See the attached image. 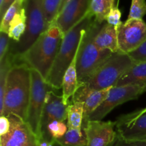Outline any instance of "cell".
<instances>
[{
    "mask_svg": "<svg viewBox=\"0 0 146 146\" xmlns=\"http://www.w3.org/2000/svg\"><path fill=\"white\" fill-rule=\"evenodd\" d=\"M31 87V68L22 62L14 63L7 76L0 115L14 114L27 121Z\"/></svg>",
    "mask_w": 146,
    "mask_h": 146,
    "instance_id": "obj_1",
    "label": "cell"
},
{
    "mask_svg": "<svg viewBox=\"0 0 146 146\" xmlns=\"http://www.w3.org/2000/svg\"><path fill=\"white\" fill-rule=\"evenodd\" d=\"M64 34L55 22L50 25L29 49L15 62H22L38 71L46 81L59 51Z\"/></svg>",
    "mask_w": 146,
    "mask_h": 146,
    "instance_id": "obj_2",
    "label": "cell"
},
{
    "mask_svg": "<svg viewBox=\"0 0 146 146\" xmlns=\"http://www.w3.org/2000/svg\"><path fill=\"white\" fill-rule=\"evenodd\" d=\"M94 19V17L89 11L83 19L64 34L59 51L46 81L54 89L61 88L64 74L77 54L81 39Z\"/></svg>",
    "mask_w": 146,
    "mask_h": 146,
    "instance_id": "obj_3",
    "label": "cell"
},
{
    "mask_svg": "<svg viewBox=\"0 0 146 146\" xmlns=\"http://www.w3.org/2000/svg\"><path fill=\"white\" fill-rule=\"evenodd\" d=\"M23 6L27 16L26 31L19 42H14L11 39L7 53L14 61L25 54L50 27L46 19L44 0H24Z\"/></svg>",
    "mask_w": 146,
    "mask_h": 146,
    "instance_id": "obj_4",
    "label": "cell"
},
{
    "mask_svg": "<svg viewBox=\"0 0 146 146\" xmlns=\"http://www.w3.org/2000/svg\"><path fill=\"white\" fill-rule=\"evenodd\" d=\"M101 25L94 19L78 47L76 69L78 81L81 84H85L113 54L108 50L100 49L94 42V37Z\"/></svg>",
    "mask_w": 146,
    "mask_h": 146,
    "instance_id": "obj_5",
    "label": "cell"
},
{
    "mask_svg": "<svg viewBox=\"0 0 146 146\" xmlns=\"http://www.w3.org/2000/svg\"><path fill=\"white\" fill-rule=\"evenodd\" d=\"M135 64L128 54L120 51L113 53L84 84L97 91L115 86L123 76Z\"/></svg>",
    "mask_w": 146,
    "mask_h": 146,
    "instance_id": "obj_6",
    "label": "cell"
},
{
    "mask_svg": "<svg viewBox=\"0 0 146 146\" xmlns=\"http://www.w3.org/2000/svg\"><path fill=\"white\" fill-rule=\"evenodd\" d=\"M31 95L26 122L29 125L33 132L42 141L41 133V117L45 106L46 94L53 88L47 84L41 74L34 69H31Z\"/></svg>",
    "mask_w": 146,
    "mask_h": 146,
    "instance_id": "obj_7",
    "label": "cell"
},
{
    "mask_svg": "<svg viewBox=\"0 0 146 146\" xmlns=\"http://www.w3.org/2000/svg\"><path fill=\"white\" fill-rule=\"evenodd\" d=\"M145 91H146L145 88L136 86H113L110 90L108 98L90 115L88 121H103L118 106L137 99Z\"/></svg>",
    "mask_w": 146,
    "mask_h": 146,
    "instance_id": "obj_8",
    "label": "cell"
},
{
    "mask_svg": "<svg viewBox=\"0 0 146 146\" xmlns=\"http://www.w3.org/2000/svg\"><path fill=\"white\" fill-rule=\"evenodd\" d=\"M117 33L119 51L128 54L146 40V23L143 19H127L121 23Z\"/></svg>",
    "mask_w": 146,
    "mask_h": 146,
    "instance_id": "obj_9",
    "label": "cell"
},
{
    "mask_svg": "<svg viewBox=\"0 0 146 146\" xmlns=\"http://www.w3.org/2000/svg\"><path fill=\"white\" fill-rule=\"evenodd\" d=\"M7 116L11 126L7 133L0 136V146H39L41 140L25 121L14 114Z\"/></svg>",
    "mask_w": 146,
    "mask_h": 146,
    "instance_id": "obj_10",
    "label": "cell"
},
{
    "mask_svg": "<svg viewBox=\"0 0 146 146\" xmlns=\"http://www.w3.org/2000/svg\"><path fill=\"white\" fill-rule=\"evenodd\" d=\"M118 136L128 141H146V112L140 110L118 117L116 121Z\"/></svg>",
    "mask_w": 146,
    "mask_h": 146,
    "instance_id": "obj_11",
    "label": "cell"
},
{
    "mask_svg": "<svg viewBox=\"0 0 146 146\" xmlns=\"http://www.w3.org/2000/svg\"><path fill=\"white\" fill-rule=\"evenodd\" d=\"M116 121H89L82 128L86 137V146H112L118 138L114 127Z\"/></svg>",
    "mask_w": 146,
    "mask_h": 146,
    "instance_id": "obj_12",
    "label": "cell"
},
{
    "mask_svg": "<svg viewBox=\"0 0 146 146\" xmlns=\"http://www.w3.org/2000/svg\"><path fill=\"white\" fill-rule=\"evenodd\" d=\"M91 0H68L54 22L64 34H66L89 12Z\"/></svg>",
    "mask_w": 146,
    "mask_h": 146,
    "instance_id": "obj_13",
    "label": "cell"
},
{
    "mask_svg": "<svg viewBox=\"0 0 146 146\" xmlns=\"http://www.w3.org/2000/svg\"><path fill=\"white\" fill-rule=\"evenodd\" d=\"M111 88L104 90H94L84 84L72 97V101H81L84 103V115L82 128L88 121L90 115L106 100Z\"/></svg>",
    "mask_w": 146,
    "mask_h": 146,
    "instance_id": "obj_14",
    "label": "cell"
},
{
    "mask_svg": "<svg viewBox=\"0 0 146 146\" xmlns=\"http://www.w3.org/2000/svg\"><path fill=\"white\" fill-rule=\"evenodd\" d=\"M68 105L64 104L62 96L57 95L51 89L48 91L41 121V136L46 126L50 122L53 121H67Z\"/></svg>",
    "mask_w": 146,
    "mask_h": 146,
    "instance_id": "obj_15",
    "label": "cell"
},
{
    "mask_svg": "<svg viewBox=\"0 0 146 146\" xmlns=\"http://www.w3.org/2000/svg\"><path fill=\"white\" fill-rule=\"evenodd\" d=\"M78 53V52H77ZM77 54L66 71L62 81V99L66 105L70 104L69 98L75 95L78 89L84 85L79 82L76 69Z\"/></svg>",
    "mask_w": 146,
    "mask_h": 146,
    "instance_id": "obj_16",
    "label": "cell"
},
{
    "mask_svg": "<svg viewBox=\"0 0 146 146\" xmlns=\"http://www.w3.org/2000/svg\"><path fill=\"white\" fill-rule=\"evenodd\" d=\"M94 42L101 50H108L112 53L119 52L117 30L106 22L100 27L94 37Z\"/></svg>",
    "mask_w": 146,
    "mask_h": 146,
    "instance_id": "obj_17",
    "label": "cell"
},
{
    "mask_svg": "<svg viewBox=\"0 0 146 146\" xmlns=\"http://www.w3.org/2000/svg\"><path fill=\"white\" fill-rule=\"evenodd\" d=\"M136 86L146 88V61L137 62L118 81L115 86Z\"/></svg>",
    "mask_w": 146,
    "mask_h": 146,
    "instance_id": "obj_18",
    "label": "cell"
},
{
    "mask_svg": "<svg viewBox=\"0 0 146 146\" xmlns=\"http://www.w3.org/2000/svg\"><path fill=\"white\" fill-rule=\"evenodd\" d=\"M27 28V16L23 6L20 11L14 16L10 22L8 34L11 40L14 42H19L24 35Z\"/></svg>",
    "mask_w": 146,
    "mask_h": 146,
    "instance_id": "obj_19",
    "label": "cell"
},
{
    "mask_svg": "<svg viewBox=\"0 0 146 146\" xmlns=\"http://www.w3.org/2000/svg\"><path fill=\"white\" fill-rule=\"evenodd\" d=\"M84 115V103L72 101L68 107L67 125L68 128L82 129Z\"/></svg>",
    "mask_w": 146,
    "mask_h": 146,
    "instance_id": "obj_20",
    "label": "cell"
},
{
    "mask_svg": "<svg viewBox=\"0 0 146 146\" xmlns=\"http://www.w3.org/2000/svg\"><path fill=\"white\" fill-rule=\"evenodd\" d=\"M54 143L62 146H86L87 141L82 129L68 128L62 138L54 141Z\"/></svg>",
    "mask_w": 146,
    "mask_h": 146,
    "instance_id": "obj_21",
    "label": "cell"
},
{
    "mask_svg": "<svg viewBox=\"0 0 146 146\" xmlns=\"http://www.w3.org/2000/svg\"><path fill=\"white\" fill-rule=\"evenodd\" d=\"M113 6H115V0H91L89 11L97 22L103 24Z\"/></svg>",
    "mask_w": 146,
    "mask_h": 146,
    "instance_id": "obj_22",
    "label": "cell"
},
{
    "mask_svg": "<svg viewBox=\"0 0 146 146\" xmlns=\"http://www.w3.org/2000/svg\"><path fill=\"white\" fill-rule=\"evenodd\" d=\"M68 128L65 121H53L47 124L42 133V140L53 141L62 138Z\"/></svg>",
    "mask_w": 146,
    "mask_h": 146,
    "instance_id": "obj_23",
    "label": "cell"
},
{
    "mask_svg": "<svg viewBox=\"0 0 146 146\" xmlns=\"http://www.w3.org/2000/svg\"><path fill=\"white\" fill-rule=\"evenodd\" d=\"M14 63L15 61L9 54H7L4 60L0 62V113L2 111L4 106V98L7 76Z\"/></svg>",
    "mask_w": 146,
    "mask_h": 146,
    "instance_id": "obj_24",
    "label": "cell"
},
{
    "mask_svg": "<svg viewBox=\"0 0 146 146\" xmlns=\"http://www.w3.org/2000/svg\"><path fill=\"white\" fill-rule=\"evenodd\" d=\"M24 0H16L11 6L7 12L5 13L3 18L1 19V24H0V32H4L8 34L9 27L10 22L14 16L20 11L23 7Z\"/></svg>",
    "mask_w": 146,
    "mask_h": 146,
    "instance_id": "obj_25",
    "label": "cell"
},
{
    "mask_svg": "<svg viewBox=\"0 0 146 146\" xmlns=\"http://www.w3.org/2000/svg\"><path fill=\"white\" fill-rule=\"evenodd\" d=\"M63 0H44V12L46 19L51 25L56 18Z\"/></svg>",
    "mask_w": 146,
    "mask_h": 146,
    "instance_id": "obj_26",
    "label": "cell"
},
{
    "mask_svg": "<svg viewBox=\"0 0 146 146\" xmlns=\"http://www.w3.org/2000/svg\"><path fill=\"white\" fill-rule=\"evenodd\" d=\"M146 14L145 0H132L128 19H143Z\"/></svg>",
    "mask_w": 146,
    "mask_h": 146,
    "instance_id": "obj_27",
    "label": "cell"
},
{
    "mask_svg": "<svg viewBox=\"0 0 146 146\" xmlns=\"http://www.w3.org/2000/svg\"><path fill=\"white\" fill-rule=\"evenodd\" d=\"M121 11L118 8V3L116 5L113 6L107 15L106 21L110 25L115 27V29H118V27L121 24L122 21H121Z\"/></svg>",
    "mask_w": 146,
    "mask_h": 146,
    "instance_id": "obj_28",
    "label": "cell"
},
{
    "mask_svg": "<svg viewBox=\"0 0 146 146\" xmlns=\"http://www.w3.org/2000/svg\"><path fill=\"white\" fill-rule=\"evenodd\" d=\"M11 38L7 33L0 32V62L4 60L9 49Z\"/></svg>",
    "mask_w": 146,
    "mask_h": 146,
    "instance_id": "obj_29",
    "label": "cell"
},
{
    "mask_svg": "<svg viewBox=\"0 0 146 146\" xmlns=\"http://www.w3.org/2000/svg\"><path fill=\"white\" fill-rule=\"evenodd\" d=\"M128 55L135 63L146 61V40L141 46L133 52L128 54Z\"/></svg>",
    "mask_w": 146,
    "mask_h": 146,
    "instance_id": "obj_30",
    "label": "cell"
},
{
    "mask_svg": "<svg viewBox=\"0 0 146 146\" xmlns=\"http://www.w3.org/2000/svg\"><path fill=\"white\" fill-rule=\"evenodd\" d=\"M114 146H146V141H128L118 136Z\"/></svg>",
    "mask_w": 146,
    "mask_h": 146,
    "instance_id": "obj_31",
    "label": "cell"
},
{
    "mask_svg": "<svg viewBox=\"0 0 146 146\" xmlns=\"http://www.w3.org/2000/svg\"><path fill=\"white\" fill-rule=\"evenodd\" d=\"M10 121L7 115H0V136L5 135L10 129Z\"/></svg>",
    "mask_w": 146,
    "mask_h": 146,
    "instance_id": "obj_32",
    "label": "cell"
},
{
    "mask_svg": "<svg viewBox=\"0 0 146 146\" xmlns=\"http://www.w3.org/2000/svg\"><path fill=\"white\" fill-rule=\"evenodd\" d=\"M16 0H4L3 4L0 7V17H1V19L3 18L5 13L7 12L8 9L10 7V6Z\"/></svg>",
    "mask_w": 146,
    "mask_h": 146,
    "instance_id": "obj_33",
    "label": "cell"
},
{
    "mask_svg": "<svg viewBox=\"0 0 146 146\" xmlns=\"http://www.w3.org/2000/svg\"><path fill=\"white\" fill-rule=\"evenodd\" d=\"M39 146H54V142L46 141V140H42L40 142Z\"/></svg>",
    "mask_w": 146,
    "mask_h": 146,
    "instance_id": "obj_34",
    "label": "cell"
},
{
    "mask_svg": "<svg viewBox=\"0 0 146 146\" xmlns=\"http://www.w3.org/2000/svg\"><path fill=\"white\" fill-rule=\"evenodd\" d=\"M68 1V0H63V1H62V3H61V8H60L59 11H61V9H62V8H63V7H64V6L66 4V2H67V1ZM58 13H59V12H58Z\"/></svg>",
    "mask_w": 146,
    "mask_h": 146,
    "instance_id": "obj_35",
    "label": "cell"
},
{
    "mask_svg": "<svg viewBox=\"0 0 146 146\" xmlns=\"http://www.w3.org/2000/svg\"><path fill=\"white\" fill-rule=\"evenodd\" d=\"M140 111H141V113H145V112H146V108H143V109H141Z\"/></svg>",
    "mask_w": 146,
    "mask_h": 146,
    "instance_id": "obj_36",
    "label": "cell"
},
{
    "mask_svg": "<svg viewBox=\"0 0 146 146\" xmlns=\"http://www.w3.org/2000/svg\"><path fill=\"white\" fill-rule=\"evenodd\" d=\"M4 0H0V7H1V6L3 4V3H4Z\"/></svg>",
    "mask_w": 146,
    "mask_h": 146,
    "instance_id": "obj_37",
    "label": "cell"
},
{
    "mask_svg": "<svg viewBox=\"0 0 146 146\" xmlns=\"http://www.w3.org/2000/svg\"><path fill=\"white\" fill-rule=\"evenodd\" d=\"M54 146H62V145H58V144H56V143H54Z\"/></svg>",
    "mask_w": 146,
    "mask_h": 146,
    "instance_id": "obj_38",
    "label": "cell"
}]
</instances>
